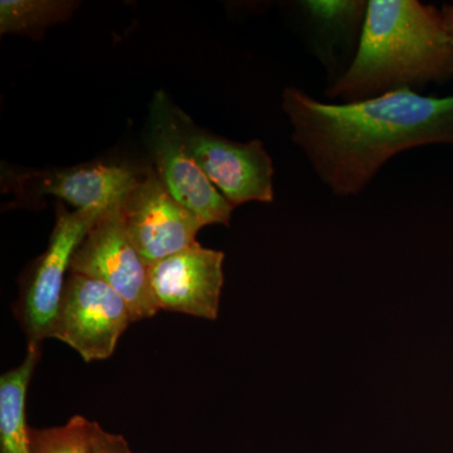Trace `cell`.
Returning <instances> with one entry per match:
<instances>
[{"mask_svg": "<svg viewBox=\"0 0 453 453\" xmlns=\"http://www.w3.org/2000/svg\"><path fill=\"white\" fill-rule=\"evenodd\" d=\"M41 359V345H27L25 359L0 377V453H31L27 393Z\"/></svg>", "mask_w": 453, "mask_h": 453, "instance_id": "cell-11", "label": "cell"}, {"mask_svg": "<svg viewBox=\"0 0 453 453\" xmlns=\"http://www.w3.org/2000/svg\"><path fill=\"white\" fill-rule=\"evenodd\" d=\"M131 323L129 303L111 286L70 273L50 339L70 345L86 363L105 360Z\"/></svg>", "mask_w": 453, "mask_h": 453, "instance_id": "cell-6", "label": "cell"}, {"mask_svg": "<svg viewBox=\"0 0 453 453\" xmlns=\"http://www.w3.org/2000/svg\"><path fill=\"white\" fill-rule=\"evenodd\" d=\"M92 453H149L135 452L131 449L127 438L121 434H111L97 425L95 434L94 451Z\"/></svg>", "mask_w": 453, "mask_h": 453, "instance_id": "cell-15", "label": "cell"}, {"mask_svg": "<svg viewBox=\"0 0 453 453\" xmlns=\"http://www.w3.org/2000/svg\"><path fill=\"white\" fill-rule=\"evenodd\" d=\"M131 242L150 265L198 242L203 228L192 211L175 201L153 168L119 203Z\"/></svg>", "mask_w": 453, "mask_h": 453, "instance_id": "cell-9", "label": "cell"}, {"mask_svg": "<svg viewBox=\"0 0 453 453\" xmlns=\"http://www.w3.org/2000/svg\"><path fill=\"white\" fill-rule=\"evenodd\" d=\"M306 16L323 33L325 42L333 47L335 42L348 41L365 23L368 2H332L315 0L300 3Z\"/></svg>", "mask_w": 453, "mask_h": 453, "instance_id": "cell-13", "label": "cell"}, {"mask_svg": "<svg viewBox=\"0 0 453 453\" xmlns=\"http://www.w3.org/2000/svg\"><path fill=\"white\" fill-rule=\"evenodd\" d=\"M70 273L111 286L129 303L134 323L160 311L151 290L149 265L131 242L119 204L101 214L74 253Z\"/></svg>", "mask_w": 453, "mask_h": 453, "instance_id": "cell-7", "label": "cell"}, {"mask_svg": "<svg viewBox=\"0 0 453 453\" xmlns=\"http://www.w3.org/2000/svg\"><path fill=\"white\" fill-rule=\"evenodd\" d=\"M453 79V43L442 11L417 0H371L353 61L325 95L356 104Z\"/></svg>", "mask_w": 453, "mask_h": 453, "instance_id": "cell-2", "label": "cell"}, {"mask_svg": "<svg viewBox=\"0 0 453 453\" xmlns=\"http://www.w3.org/2000/svg\"><path fill=\"white\" fill-rule=\"evenodd\" d=\"M104 211L65 210L57 203L56 223L49 246L27 276L22 288L17 316L27 345H41L50 339V327L58 311L64 295L65 273L71 271L73 255Z\"/></svg>", "mask_w": 453, "mask_h": 453, "instance_id": "cell-4", "label": "cell"}, {"mask_svg": "<svg viewBox=\"0 0 453 453\" xmlns=\"http://www.w3.org/2000/svg\"><path fill=\"white\" fill-rule=\"evenodd\" d=\"M441 11H442L443 20H445L447 35L453 43V4L443 5Z\"/></svg>", "mask_w": 453, "mask_h": 453, "instance_id": "cell-16", "label": "cell"}, {"mask_svg": "<svg viewBox=\"0 0 453 453\" xmlns=\"http://www.w3.org/2000/svg\"><path fill=\"white\" fill-rule=\"evenodd\" d=\"M146 142L154 170L173 198L192 211L203 226H229L234 208L211 183L190 153L175 106L165 92H157L151 103Z\"/></svg>", "mask_w": 453, "mask_h": 453, "instance_id": "cell-3", "label": "cell"}, {"mask_svg": "<svg viewBox=\"0 0 453 453\" xmlns=\"http://www.w3.org/2000/svg\"><path fill=\"white\" fill-rule=\"evenodd\" d=\"M223 262L225 253L196 242L149 265L157 308L216 320L225 282Z\"/></svg>", "mask_w": 453, "mask_h": 453, "instance_id": "cell-10", "label": "cell"}, {"mask_svg": "<svg viewBox=\"0 0 453 453\" xmlns=\"http://www.w3.org/2000/svg\"><path fill=\"white\" fill-rule=\"evenodd\" d=\"M79 4L73 0H2L0 33L37 40L50 27L70 19Z\"/></svg>", "mask_w": 453, "mask_h": 453, "instance_id": "cell-12", "label": "cell"}, {"mask_svg": "<svg viewBox=\"0 0 453 453\" xmlns=\"http://www.w3.org/2000/svg\"><path fill=\"white\" fill-rule=\"evenodd\" d=\"M98 423L73 416L64 426L29 427L31 453H92Z\"/></svg>", "mask_w": 453, "mask_h": 453, "instance_id": "cell-14", "label": "cell"}, {"mask_svg": "<svg viewBox=\"0 0 453 453\" xmlns=\"http://www.w3.org/2000/svg\"><path fill=\"white\" fill-rule=\"evenodd\" d=\"M175 115L190 153L232 207L273 201L275 169L261 140L232 142L196 127L177 106Z\"/></svg>", "mask_w": 453, "mask_h": 453, "instance_id": "cell-8", "label": "cell"}, {"mask_svg": "<svg viewBox=\"0 0 453 453\" xmlns=\"http://www.w3.org/2000/svg\"><path fill=\"white\" fill-rule=\"evenodd\" d=\"M146 169L119 162H92L58 169L3 168L2 186L25 207H35L38 199L52 196L76 211H105L124 199Z\"/></svg>", "mask_w": 453, "mask_h": 453, "instance_id": "cell-5", "label": "cell"}, {"mask_svg": "<svg viewBox=\"0 0 453 453\" xmlns=\"http://www.w3.org/2000/svg\"><path fill=\"white\" fill-rule=\"evenodd\" d=\"M292 140L336 196L360 195L395 155L453 145V95L402 89L356 104H325L299 88L282 92Z\"/></svg>", "mask_w": 453, "mask_h": 453, "instance_id": "cell-1", "label": "cell"}]
</instances>
